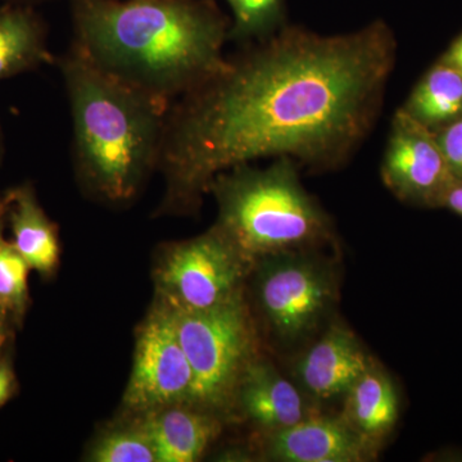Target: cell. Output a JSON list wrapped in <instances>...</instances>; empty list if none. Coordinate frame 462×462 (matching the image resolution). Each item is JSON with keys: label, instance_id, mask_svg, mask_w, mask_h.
<instances>
[{"label": "cell", "instance_id": "6da1fadb", "mask_svg": "<svg viewBox=\"0 0 462 462\" xmlns=\"http://www.w3.org/2000/svg\"><path fill=\"white\" fill-rule=\"evenodd\" d=\"M397 60L384 21L322 35L282 27L172 103L158 170L162 214L199 206L218 173L263 158L345 165L372 134Z\"/></svg>", "mask_w": 462, "mask_h": 462}, {"label": "cell", "instance_id": "7a4b0ae2", "mask_svg": "<svg viewBox=\"0 0 462 462\" xmlns=\"http://www.w3.org/2000/svg\"><path fill=\"white\" fill-rule=\"evenodd\" d=\"M72 14L74 47L170 106L226 63L230 23L203 0H74Z\"/></svg>", "mask_w": 462, "mask_h": 462}, {"label": "cell", "instance_id": "3957f363", "mask_svg": "<svg viewBox=\"0 0 462 462\" xmlns=\"http://www.w3.org/2000/svg\"><path fill=\"white\" fill-rule=\"evenodd\" d=\"M58 66L71 108L79 179L106 202H129L158 169L171 106L102 71L74 45Z\"/></svg>", "mask_w": 462, "mask_h": 462}, {"label": "cell", "instance_id": "277c9868", "mask_svg": "<svg viewBox=\"0 0 462 462\" xmlns=\"http://www.w3.org/2000/svg\"><path fill=\"white\" fill-rule=\"evenodd\" d=\"M298 167L291 158H275L263 169L245 163L209 184L217 202L216 226L249 263L330 242L329 217L307 193Z\"/></svg>", "mask_w": 462, "mask_h": 462}, {"label": "cell", "instance_id": "5b68a950", "mask_svg": "<svg viewBox=\"0 0 462 462\" xmlns=\"http://www.w3.org/2000/svg\"><path fill=\"white\" fill-rule=\"evenodd\" d=\"M170 310L193 372L191 406L218 418L226 415L236 409L240 379L256 358V336L245 294L212 309Z\"/></svg>", "mask_w": 462, "mask_h": 462}, {"label": "cell", "instance_id": "8992f818", "mask_svg": "<svg viewBox=\"0 0 462 462\" xmlns=\"http://www.w3.org/2000/svg\"><path fill=\"white\" fill-rule=\"evenodd\" d=\"M254 267L214 225L165 249L154 272L157 298L172 309H212L243 293Z\"/></svg>", "mask_w": 462, "mask_h": 462}, {"label": "cell", "instance_id": "52a82bcc", "mask_svg": "<svg viewBox=\"0 0 462 462\" xmlns=\"http://www.w3.org/2000/svg\"><path fill=\"white\" fill-rule=\"evenodd\" d=\"M307 252L273 254L254 267L261 314L273 333L288 343L311 333L336 300L329 267Z\"/></svg>", "mask_w": 462, "mask_h": 462}, {"label": "cell", "instance_id": "ba28073f", "mask_svg": "<svg viewBox=\"0 0 462 462\" xmlns=\"http://www.w3.org/2000/svg\"><path fill=\"white\" fill-rule=\"evenodd\" d=\"M194 378L182 349L171 310L158 300L136 336L124 409L145 415L173 404H190Z\"/></svg>", "mask_w": 462, "mask_h": 462}, {"label": "cell", "instance_id": "9c48e42d", "mask_svg": "<svg viewBox=\"0 0 462 462\" xmlns=\"http://www.w3.org/2000/svg\"><path fill=\"white\" fill-rule=\"evenodd\" d=\"M380 175L397 199L430 205L440 203L456 180L434 133L402 108H398L392 118Z\"/></svg>", "mask_w": 462, "mask_h": 462}, {"label": "cell", "instance_id": "30bf717a", "mask_svg": "<svg viewBox=\"0 0 462 462\" xmlns=\"http://www.w3.org/2000/svg\"><path fill=\"white\" fill-rule=\"evenodd\" d=\"M375 448L345 419L312 415L269 433L266 456L282 462H363L373 457Z\"/></svg>", "mask_w": 462, "mask_h": 462}, {"label": "cell", "instance_id": "8fae6325", "mask_svg": "<svg viewBox=\"0 0 462 462\" xmlns=\"http://www.w3.org/2000/svg\"><path fill=\"white\" fill-rule=\"evenodd\" d=\"M357 337L345 325H331L298 364V378L318 401L346 396L372 366Z\"/></svg>", "mask_w": 462, "mask_h": 462}, {"label": "cell", "instance_id": "7c38bea8", "mask_svg": "<svg viewBox=\"0 0 462 462\" xmlns=\"http://www.w3.org/2000/svg\"><path fill=\"white\" fill-rule=\"evenodd\" d=\"M236 407L267 433L285 430L312 416L294 384L272 364L257 357L240 379Z\"/></svg>", "mask_w": 462, "mask_h": 462}, {"label": "cell", "instance_id": "4fadbf2b", "mask_svg": "<svg viewBox=\"0 0 462 462\" xmlns=\"http://www.w3.org/2000/svg\"><path fill=\"white\" fill-rule=\"evenodd\" d=\"M157 462L199 461L221 430V418L190 404H173L142 415Z\"/></svg>", "mask_w": 462, "mask_h": 462}, {"label": "cell", "instance_id": "5bb4252c", "mask_svg": "<svg viewBox=\"0 0 462 462\" xmlns=\"http://www.w3.org/2000/svg\"><path fill=\"white\" fill-rule=\"evenodd\" d=\"M12 243L30 269L51 276L60 263V247L56 225L45 214L32 185L11 190L8 206Z\"/></svg>", "mask_w": 462, "mask_h": 462}, {"label": "cell", "instance_id": "9a60e30c", "mask_svg": "<svg viewBox=\"0 0 462 462\" xmlns=\"http://www.w3.org/2000/svg\"><path fill=\"white\" fill-rule=\"evenodd\" d=\"M342 418L364 439L379 446L396 427L400 403L393 383L380 367L372 366L346 394Z\"/></svg>", "mask_w": 462, "mask_h": 462}, {"label": "cell", "instance_id": "2e32d148", "mask_svg": "<svg viewBox=\"0 0 462 462\" xmlns=\"http://www.w3.org/2000/svg\"><path fill=\"white\" fill-rule=\"evenodd\" d=\"M53 62L41 17L23 3L0 5V81Z\"/></svg>", "mask_w": 462, "mask_h": 462}, {"label": "cell", "instance_id": "e0dca14e", "mask_svg": "<svg viewBox=\"0 0 462 462\" xmlns=\"http://www.w3.org/2000/svg\"><path fill=\"white\" fill-rule=\"evenodd\" d=\"M410 117L433 132L462 117V74L440 62L416 85L401 107Z\"/></svg>", "mask_w": 462, "mask_h": 462}, {"label": "cell", "instance_id": "ac0fdd59", "mask_svg": "<svg viewBox=\"0 0 462 462\" xmlns=\"http://www.w3.org/2000/svg\"><path fill=\"white\" fill-rule=\"evenodd\" d=\"M233 14L229 41L252 42L269 38L284 23V0H226Z\"/></svg>", "mask_w": 462, "mask_h": 462}, {"label": "cell", "instance_id": "d6986e66", "mask_svg": "<svg viewBox=\"0 0 462 462\" xmlns=\"http://www.w3.org/2000/svg\"><path fill=\"white\" fill-rule=\"evenodd\" d=\"M32 272L25 258L18 254L14 243L3 236L0 220V309L7 318L23 321L29 309V273Z\"/></svg>", "mask_w": 462, "mask_h": 462}, {"label": "cell", "instance_id": "ffe728a7", "mask_svg": "<svg viewBox=\"0 0 462 462\" xmlns=\"http://www.w3.org/2000/svg\"><path fill=\"white\" fill-rule=\"evenodd\" d=\"M88 460L91 462H157L156 452L142 420L115 427L97 438Z\"/></svg>", "mask_w": 462, "mask_h": 462}, {"label": "cell", "instance_id": "44dd1931", "mask_svg": "<svg viewBox=\"0 0 462 462\" xmlns=\"http://www.w3.org/2000/svg\"><path fill=\"white\" fill-rule=\"evenodd\" d=\"M449 171L462 181V117L434 133Z\"/></svg>", "mask_w": 462, "mask_h": 462}, {"label": "cell", "instance_id": "7402d4cb", "mask_svg": "<svg viewBox=\"0 0 462 462\" xmlns=\"http://www.w3.org/2000/svg\"><path fill=\"white\" fill-rule=\"evenodd\" d=\"M16 391V378L11 365L5 360H0V407L8 402Z\"/></svg>", "mask_w": 462, "mask_h": 462}, {"label": "cell", "instance_id": "603a6c76", "mask_svg": "<svg viewBox=\"0 0 462 462\" xmlns=\"http://www.w3.org/2000/svg\"><path fill=\"white\" fill-rule=\"evenodd\" d=\"M440 205L448 207L451 211L462 216V181L456 180L449 185L448 189L443 194Z\"/></svg>", "mask_w": 462, "mask_h": 462}, {"label": "cell", "instance_id": "cb8c5ba5", "mask_svg": "<svg viewBox=\"0 0 462 462\" xmlns=\"http://www.w3.org/2000/svg\"><path fill=\"white\" fill-rule=\"evenodd\" d=\"M442 62L447 65L455 67L456 69L462 74V35L460 38L456 39L454 44L451 45L446 56L443 57Z\"/></svg>", "mask_w": 462, "mask_h": 462}, {"label": "cell", "instance_id": "d4e9b609", "mask_svg": "<svg viewBox=\"0 0 462 462\" xmlns=\"http://www.w3.org/2000/svg\"><path fill=\"white\" fill-rule=\"evenodd\" d=\"M7 315L5 314L2 309H0V351L5 345L7 340Z\"/></svg>", "mask_w": 462, "mask_h": 462}, {"label": "cell", "instance_id": "484cf974", "mask_svg": "<svg viewBox=\"0 0 462 462\" xmlns=\"http://www.w3.org/2000/svg\"><path fill=\"white\" fill-rule=\"evenodd\" d=\"M9 202H11V190L5 194V199L0 202V220L7 215Z\"/></svg>", "mask_w": 462, "mask_h": 462}, {"label": "cell", "instance_id": "4316f807", "mask_svg": "<svg viewBox=\"0 0 462 462\" xmlns=\"http://www.w3.org/2000/svg\"><path fill=\"white\" fill-rule=\"evenodd\" d=\"M5 145H3V135H2V130H0V160H2L3 157V148Z\"/></svg>", "mask_w": 462, "mask_h": 462}, {"label": "cell", "instance_id": "83f0119b", "mask_svg": "<svg viewBox=\"0 0 462 462\" xmlns=\"http://www.w3.org/2000/svg\"><path fill=\"white\" fill-rule=\"evenodd\" d=\"M3 2H7V3H23V2H26V0H3Z\"/></svg>", "mask_w": 462, "mask_h": 462}, {"label": "cell", "instance_id": "f1b7e54d", "mask_svg": "<svg viewBox=\"0 0 462 462\" xmlns=\"http://www.w3.org/2000/svg\"><path fill=\"white\" fill-rule=\"evenodd\" d=\"M5 199V196H0V202H2V200Z\"/></svg>", "mask_w": 462, "mask_h": 462}]
</instances>
